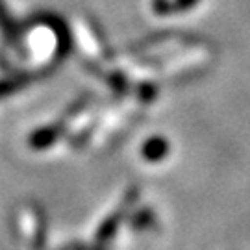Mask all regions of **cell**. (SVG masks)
I'll list each match as a JSON object with an SVG mask.
<instances>
[{
    "instance_id": "6da1fadb",
    "label": "cell",
    "mask_w": 250,
    "mask_h": 250,
    "mask_svg": "<svg viewBox=\"0 0 250 250\" xmlns=\"http://www.w3.org/2000/svg\"><path fill=\"white\" fill-rule=\"evenodd\" d=\"M165 152H167V145H165V141H161V139H152L145 146V156L150 161H158L160 158H163Z\"/></svg>"
}]
</instances>
